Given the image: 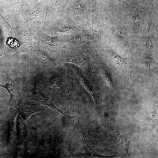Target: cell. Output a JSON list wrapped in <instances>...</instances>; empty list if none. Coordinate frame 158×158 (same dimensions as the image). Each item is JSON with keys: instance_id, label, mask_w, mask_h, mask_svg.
<instances>
[{"instance_id": "1", "label": "cell", "mask_w": 158, "mask_h": 158, "mask_svg": "<svg viewBox=\"0 0 158 158\" xmlns=\"http://www.w3.org/2000/svg\"><path fill=\"white\" fill-rule=\"evenodd\" d=\"M107 127L109 138L106 143L109 150L115 154L130 157L128 152L130 141L120 135L117 127L110 124Z\"/></svg>"}, {"instance_id": "2", "label": "cell", "mask_w": 158, "mask_h": 158, "mask_svg": "<svg viewBox=\"0 0 158 158\" xmlns=\"http://www.w3.org/2000/svg\"><path fill=\"white\" fill-rule=\"evenodd\" d=\"M29 97L31 100L35 101L39 104L48 106L65 116L70 121L74 128H75V121L77 118V115L73 116L66 115L55 106L53 99L42 93L31 92L29 94Z\"/></svg>"}, {"instance_id": "3", "label": "cell", "mask_w": 158, "mask_h": 158, "mask_svg": "<svg viewBox=\"0 0 158 158\" xmlns=\"http://www.w3.org/2000/svg\"><path fill=\"white\" fill-rule=\"evenodd\" d=\"M66 68V65L64 64L55 75L45 82V84L60 91L63 93L68 94L69 91L66 85L65 78Z\"/></svg>"}, {"instance_id": "4", "label": "cell", "mask_w": 158, "mask_h": 158, "mask_svg": "<svg viewBox=\"0 0 158 158\" xmlns=\"http://www.w3.org/2000/svg\"><path fill=\"white\" fill-rule=\"evenodd\" d=\"M64 61L72 63L80 67L90 76L92 73L89 59L84 53L80 52L71 53L65 57Z\"/></svg>"}, {"instance_id": "5", "label": "cell", "mask_w": 158, "mask_h": 158, "mask_svg": "<svg viewBox=\"0 0 158 158\" xmlns=\"http://www.w3.org/2000/svg\"><path fill=\"white\" fill-rule=\"evenodd\" d=\"M73 68L81 85L92 97L95 102L97 111L98 113H99L98 104L99 96L96 89L80 68L76 67H74Z\"/></svg>"}, {"instance_id": "6", "label": "cell", "mask_w": 158, "mask_h": 158, "mask_svg": "<svg viewBox=\"0 0 158 158\" xmlns=\"http://www.w3.org/2000/svg\"><path fill=\"white\" fill-rule=\"evenodd\" d=\"M16 108L25 121L33 114L43 110V108L39 105L27 103L18 104Z\"/></svg>"}, {"instance_id": "7", "label": "cell", "mask_w": 158, "mask_h": 158, "mask_svg": "<svg viewBox=\"0 0 158 158\" xmlns=\"http://www.w3.org/2000/svg\"><path fill=\"white\" fill-rule=\"evenodd\" d=\"M101 19V18L98 13H93L92 18V36L91 38L92 40L95 42L100 41L102 32Z\"/></svg>"}, {"instance_id": "8", "label": "cell", "mask_w": 158, "mask_h": 158, "mask_svg": "<svg viewBox=\"0 0 158 158\" xmlns=\"http://www.w3.org/2000/svg\"><path fill=\"white\" fill-rule=\"evenodd\" d=\"M80 133L81 141L84 148L85 157L92 158H110L114 157V155H102L97 152L87 144L85 139L84 133L81 128Z\"/></svg>"}, {"instance_id": "9", "label": "cell", "mask_w": 158, "mask_h": 158, "mask_svg": "<svg viewBox=\"0 0 158 158\" xmlns=\"http://www.w3.org/2000/svg\"><path fill=\"white\" fill-rule=\"evenodd\" d=\"M25 121L23 118H20L18 121L19 139L22 142L27 140L29 135V129Z\"/></svg>"}, {"instance_id": "10", "label": "cell", "mask_w": 158, "mask_h": 158, "mask_svg": "<svg viewBox=\"0 0 158 158\" xmlns=\"http://www.w3.org/2000/svg\"><path fill=\"white\" fill-rule=\"evenodd\" d=\"M109 53L115 64L124 73H126L127 67L126 61L113 51H110Z\"/></svg>"}, {"instance_id": "11", "label": "cell", "mask_w": 158, "mask_h": 158, "mask_svg": "<svg viewBox=\"0 0 158 158\" xmlns=\"http://www.w3.org/2000/svg\"><path fill=\"white\" fill-rule=\"evenodd\" d=\"M11 110L9 116L8 128L10 141L13 142L15 137V121L17 111L14 109H12Z\"/></svg>"}, {"instance_id": "12", "label": "cell", "mask_w": 158, "mask_h": 158, "mask_svg": "<svg viewBox=\"0 0 158 158\" xmlns=\"http://www.w3.org/2000/svg\"><path fill=\"white\" fill-rule=\"evenodd\" d=\"M0 87L5 88L10 94V102L13 103L16 101L19 91V90L16 87L11 84H7L0 85Z\"/></svg>"}, {"instance_id": "13", "label": "cell", "mask_w": 158, "mask_h": 158, "mask_svg": "<svg viewBox=\"0 0 158 158\" xmlns=\"http://www.w3.org/2000/svg\"><path fill=\"white\" fill-rule=\"evenodd\" d=\"M102 74L106 83L111 88H114V85L113 78L109 73L106 69L102 68L101 69Z\"/></svg>"}, {"instance_id": "14", "label": "cell", "mask_w": 158, "mask_h": 158, "mask_svg": "<svg viewBox=\"0 0 158 158\" xmlns=\"http://www.w3.org/2000/svg\"><path fill=\"white\" fill-rule=\"evenodd\" d=\"M146 47L148 59H151V54L153 49V45L150 38L149 33L147 42Z\"/></svg>"}, {"instance_id": "15", "label": "cell", "mask_w": 158, "mask_h": 158, "mask_svg": "<svg viewBox=\"0 0 158 158\" xmlns=\"http://www.w3.org/2000/svg\"><path fill=\"white\" fill-rule=\"evenodd\" d=\"M112 31L114 36L123 42L125 40V34L122 30L118 28H114L112 29Z\"/></svg>"}, {"instance_id": "16", "label": "cell", "mask_w": 158, "mask_h": 158, "mask_svg": "<svg viewBox=\"0 0 158 158\" xmlns=\"http://www.w3.org/2000/svg\"><path fill=\"white\" fill-rule=\"evenodd\" d=\"M133 22L134 25L136 27H138L140 26L141 20L139 11H137L134 14L133 18Z\"/></svg>"}, {"instance_id": "17", "label": "cell", "mask_w": 158, "mask_h": 158, "mask_svg": "<svg viewBox=\"0 0 158 158\" xmlns=\"http://www.w3.org/2000/svg\"><path fill=\"white\" fill-rule=\"evenodd\" d=\"M62 32H68L72 31L73 28L72 27L69 26H65L62 27Z\"/></svg>"}, {"instance_id": "18", "label": "cell", "mask_w": 158, "mask_h": 158, "mask_svg": "<svg viewBox=\"0 0 158 158\" xmlns=\"http://www.w3.org/2000/svg\"><path fill=\"white\" fill-rule=\"evenodd\" d=\"M3 54V52L1 49L0 48V57Z\"/></svg>"}]
</instances>
